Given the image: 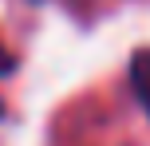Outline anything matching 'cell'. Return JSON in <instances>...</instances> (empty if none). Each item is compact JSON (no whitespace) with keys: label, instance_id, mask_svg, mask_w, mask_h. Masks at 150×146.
Returning a JSON list of instances; mask_svg holds the SVG:
<instances>
[{"label":"cell","instance_id":"1","mask_svg":"<svg viewBox=\"0 0 150 146\" xmlns=\"http://www.w3.org/2000/svg\"><path fill=\"white\" fill-rule=\"evenodd\" d=\"M130 87H134L142 111L150 115V51H138L134 59H130Z\"/></svg>","mask_w":150,"mask_h":146},{"label":"cell","instance_id":"2","mask_svg":"<svg viewBox=\"0 0 150 146\" xmlns=\"http://www.w3.org/2000/svg\"><path fill=\"white\" fill-rule=\"evenodd\" d=\"M12 71H16V55L8 51L4 44H0V79H4V75H12Z\"/></svg>","mask_w":150,"mask_h":146},{"label":"cell","instance_id":"3","mask_svg":"<svg viewBox=\"0 0 150 146\" xmlns=\"http://www.w3.org/2000/svg\"><path fill=\"white\" fill-rule=\"evenodd\" d=\"M0 115H4V103H0Z\"/></svg>","mask_w":150,"mask_h":146}]
</instances>
